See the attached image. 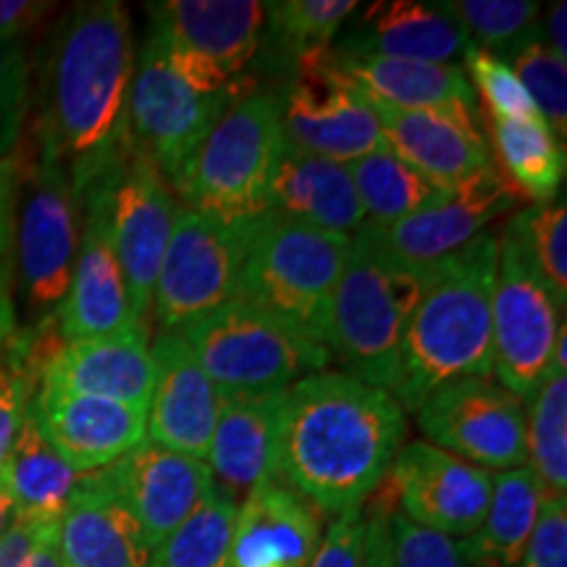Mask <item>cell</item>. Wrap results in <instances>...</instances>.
<instances>
[{
	"mask_svg": "<svg viewBox=\"0 0 567 567\" xmlns=\"http://www.w3.org/2000/svg\"><path fill=\"white\" fill-rule=\"evenodd\" d=\"M517 567H567V496H544Z\"/></svg>",
	"mask_w": 567,
	"mask_h": 567,
	"instance_id": "cell-44",
	"label": "cell"
},
{
	"mask_svg": "<svg viewBox=\"0 0 567 567\" xmlns=\"http://www.w3.org/2000/svg\"><path fill=\"white\" fill-rule=\"evenodd\" d=\"M350 237L268 213L252 231L237 302L329 347L331 308Z\"/></svg>",
	"mask_w": 567,
	"mask_h": 567,
	"instance_id": "cell-5",
	"label": "cell"
},
{
	"mask_svg": "<svg viewBox=\"0 0 567 567\" xmlns=\"http://www.w3.org/2000/svg\"><path fill=\"white\" fill-rule=\"evenodd\" d=\"M408 434L405 410L384 389L342 371L305 375L281 394L274 476L321 517L363 507Z\"/></svg>",
	"mask_w": 567,
	"mask_h": 567,
	"instance_id": "cell-2",
	"label": "cell"
},
{
	"mask_svg": "<svg viewBox=\"0 0 567 567\" xmlns=\"http://www.w3.org/2000/svg\"><path fill=\"white\" fill-rule=\"evenodd\" d=\"M134 63L132 17L118 0L74 6L48 45L34 158L66 176L80 208L90 193L116 182L132 153Z\"/></svg>",
	"mask_w": 567,
	"mask_h": 567,
	"instance_id": "cell-1",
	"label": "cell"
},
{
	"mask_svg": "<svg viewBox=\"0 0 567 567\" xmlns=\"http://www.w3.org/2000/svg\"><path fill=\"white\" fill-rule=\"evenodd\" d=\"M509 66L534 101L538 116L565 145L567 137V66L544 40L542 30L509 55Z\"/></svg>",
	"mask_w": 567,
	"mask_h": 567,
	"instance_id": "cell-39",
	"label": "cell"
},
{
	"mask_svg": "<svg viewBox=\"0 0 567 567\" xmlns=\"http://www.w3.org/2000/svg\"><path fill=\"white\" fill-rule=\"evenodd\" d=\"M363 513V509H360ZM360 567H392V517L368 515Z\"/></svg>",
	"mask_w": 567,
	"mask_h": 567,
	"instance_id": "cell-48",
	"label": "cell"
},
{
	"mask_svg": "<svg viewBox=\"0 0 567 567\" xmlns=\"http://www.w3.org/2000/svg\"><path fill=\"white\" fill-rule=\"evenodd\" d=\"M109 473L151 551L216 488L205 460L163 450L151 439H142L134 450L109 465Z\"/></svg>",
	"mask_w": 567,
	"mask_h": 567,
	"instance_id": "cell-18",
	"label": "cell"
},
{
	"mask_svg": "<svg viewBox=\"0 0 567 567\" xmlns=\"http://www.w3.org/2000/svg\"><path fill=\"white\" fill-rule=\"evenodd\" d=\"M13 523H17V509H13L11 496L6 494L3 484H0V538L9 534Z\"/></svg>",
	"mask_w": 567,
	"mask_h": 567,
	"instance_id": "cell-52",
	"label": "cell"
},
{
	"mask_svg": "<svg viewBox=\"0 0 567 567\" xmlns=\"http://www.w3.org/2000/svg\"><path fill=\"white\" fill-rule=\"evenodd\" d=\"M42 526L48 523H30L17 517L9 534L0 538V567H27Z\"/></svg>",
	"mask_w": 567,
	"mask_h": 567,
	"instance_id": "cell-49",
	"label": "cell"
},
{
	"mask_svg": "<svg viewBox=\"0 0 567 567\" xmlns=\"http://www.w3.org/2000/svg\"><path fill=\"white\" fill-rule=\"evenodd\" d=\"M268 213L347 237L365 226V213L354 193L350 168L344 163L305 153L292 142H284L271 182Z\"/></svg>",
	"mask_w": 567,
	"mask_h": 567,
	"instance_id": "cell-28",
	"label": "cell"
},
{
	"mask_svg": "<svg viewBox=\"0 0 567 567\" xmlns=\"http://www.w3.org/2000/svg\"><path fill=\"white\" fill-rule=\"evenodd\" d=\"M494 153L502 163V176L517 195L534 203L555 200L565 182V145L555 137L542 116L505 122L492 118Z\"/></svg>",
	"mask_w": 567,
	"mask_h": 567,
	"instance_id": "cell-33",
	"label": "cell"
},
{
	"mask_svg": "<svg viewBox=\"0 0 567 567\" xmlns=\"http://www.w3.org/2000/svg\"><path fill=\"white\" fill-rule=\"evenodd\" d=\"M281 394L221 396L205 463L216 486L237 505L260 481L274 476Z\"/></svg>",
	"mask_w": 567,
	"mask_h": 567,
	"instance_id": "cell-29",
	"label": "cell"
},
{
	"mask_svg": "<svg viewBox=\"0 0 567 567\" xmlns=\"http://www.w3.org/2000/svg\"><path fill=\"white\" fill-rule=\"evenodd\" d=\"M321 538V513L268 476L239 502L229 567H308Z\"/></svg>",
	"mask_w": 567,
	"mask_h": 567,
	"instance_id": "cell-23",
	"label": "cell"
},
{
	"mask_svg": "<svg viewBox=\"0 0 567 567\" xmlns=\"http://www.w3.org/2000/svg\"><path fill=\"white\" fill-rule=\"evenodd\" d=\"M520 195L502 176L499 168L486 166L465 182L444 189L442 200L405 221L384 229L392 250L415 266H434L446 255L488 231L496 218L515 210Z\"/></svg>",
	"mask_w": 567,
	"mask_h": 567,
	"instance_id": "cell-20",
	"label": "cell"
},
{
	"mask_svg": "<svg viewBox=\"0 0 567 567\" xmlns=\"http://www.w3.org/2000/svg\"><path fill=\"white\" fill-rule=\"evenodd\" d=\"M55 9L45 0H0V38L24 40Z\"/></svg>",
	"mask_w": 567,
	"mask_h": 567,
	"instance_id": "cell-47",
	"label": "cell"
},
{
	"mask_svg": "<svg viewBox=\"0 0 567 567\" xmlns=\"http://www.w3.org/2000/svg\"><path fill=\"white\" fill-rule=\"evenodd\" d=\"M59 526L61 523H48V526H42L38 542H34L32 555L27 559V567H66L61 557Z\"/></svg>",
	"mask_w": 567,
	"mask_h": 567,
	"instance_id": "cell-50",
	"label": "cell"
},
{
	"mask_svg": "<svg viewBox=\"0 0 567 567\" xmlns=\"http://www.w3.org/2000/svg\"><path fill=\"white\" fill-rule=\"evenodd\" d=\"M429 274L431 266L396 255L381 226L365 224L352 234L329 329V352L342 373L392 394L410 316Z\"/></svg>",
	"mask_w": 567,
	"mask_h": 567,
	"instance_id": "cell-4",
	"label": "cell"
},
{
	"mask_svg": "<svg viewBox=\"0 0 567 567\" xmlns=\"http://www.w3.org/2000/svg\"><path fill=\"white\" fill-rule=\"evenodd\" d=\"M337 53L429 63L463 61L473 42L442 3L379 0L354 9L334 40Z\"/></svg>",
	"mask_w": 567,
	"mask_h": 567,
	"instance_id": "cell-22",
	"label": "cell"
},
{
	"mask_svg": "<svg viewBox=\"0 0 567 567\" xmlns=\"http://www.w3.org/2000/svg\"><path fill=\"white\" fill-rule=\"evenodd\" d=\"M347 168H350L360 208L365 213V224L381 226V229L431 208L444 195L442 187L415 174L386 147L363 155Z\"/></svg>",
	"mask_w": 567,
	"mask_h": 567,
	"instance_id": "cell-34",
	"label": "cell"
},
{
	"mask_svg": "<svg viewBox=\"0 0 567 567\" xmlns=\"http://www.w3.org/2000/svg\"><path fill=\"white\" fill-rule=\"evenodd\" d=\"M82 473L71 471L27 413L11 452L0 465V484L19 520L61 523Z\"/></svg>",
	"mask_w": 567,
	"mask_h": 567,
	"instance_id": "cell-31",
	"label": "cell"
},
{
	"mask_svg": "<svg viewBox=\"0 0 567 567\" xmlns=\"http://www.w3.org/2000/svg\"><path fill=\"white\" fill-rule=\"evenodd\" d=\"M80 229L82 208L66 176L51 163L21 158L13 247L19 287L34 321L53 316L69 292Z\"/></svg>",
	"mask_w": 567,
	"mask_h": 567,
	"instance_id": "cell-12",
	"label": "cell"
},
{
	"mask_svg": "<svg viewBox=\"0 0 567 567\" xmlns=\"http://www.w3.org/2000/svg\"><path fill=\"white\" fill-rule=\"evenodd\" d=\"M567 6L559 0V3L551 6L549 11V19H547V30H542L544 40H547V45L555 51L559 59L567 61Z\"/></svg>",
	"mask_w": 567,
	"mask_h": 567,
	"instance_id": "cell-51",
	"label": "cell"
},
{
	"mask_svg": "<svg viewBox=\"0 0 567 567\" xmlns=\"http://www.w3.org/2000/svg\"><path fill=\"white\" fill-rule=\"evenodd\" d=\"M281 95L255 87L239 97L189 161L184 172V208L226 224L268 216L271 182L284 151Z\"/></svg>",
	"mask_w": 567,
	"mask_h": 567,
	"instance_id": "cell-6",
	"label": "cell"
},
{
	"mask_svg": "<svg viewBox=\"0 0 567 567\" xmlns=\"http://www.w3.org/2000/svg\"><path fill=\"white\" fill-rule=\"evenodd\" d=\"M565 308L530 264L517 234H499L492 292V373L523 402L547 379Z\"/></svg>",
	"mask_w": 567,
	"mask_h": 567,
	"instance_id": "cell-10",
	"label": "cell"
},
{
	"mask_svg": "<svg viewBox=\"0 0 567 567\" xmlns=\"http://www.w3.org/2000/svg\"><path fill=\"white\" fill-rule=\"evenodd\" d=\"M66 567H151V547L113 488L109 467L82 473L59 526Z\"/></svg>",
	"mask_w": 567,
	"mask_h": 567,
	"instance_id": "cell-25",
	"label": "cell"
},
{
	"mask_svg": "<svg viewBox=\"0 0 567 567\" xmlns=\"http://www.w3.org/2000/svg\"><path fill=\"white\" fill-rule=\"evenodd\" d=\"M237 502L221 488L172 530L151 555V567H229Z\"/></svg>",
	"mask_w": 567,
	"mask_h": 567,
	"instance_id": "cell-36",
	"label": "cell"
},
{
	"mask_svg": "<svg viewBox=\"0 0 567 567\" xmlns=\"http://www.w3.org/2000/svg\"><path fill=\"white\" fill-rule=\"evenodd\" d=\"M153 394L145 434L153 444L205 460L221 394L179 334H158L153 347Z\"/></svg>",
	"mask_w": 567,
	"mask_h": 567,
	"instance_id": "cell-21",
	"label": "cell"
},
{
	"mask_svg": "<svg viewBox=\"0 0 567 567\" xmlns=\"http://www.w3.org/2000/svg\"><path fill=\"white\" fill-rule=\"evenodd\" d=\"M544 502L542 481L528 465L494 476V492L484 523L460 538L457 551L465 567H517L534 534Z\"/></svg>",
	"mask_w": 567,
	"mask_h": 567,
	"instance_id": "cell-30",
	"label": "cell"
},
{
	"mask_svg": "<svg viewBox=\"0 0 567 567\" xmlns=\"http://www.w3.org/2000/svg\"><path fill=\"white\" fill-rule=\"evenodd\" d=\"M17 334V331H13ZM34 389L21 371L17 354H13L11 339L0 344V465L11 452L21 423L27 417Z\"/></svg>",
	"mask_w": 567,
	"mask_h": 567,
	"instance_id": "cell-43",
	"label": "cell"
},
{
	"mask_svg": "<svg viewBox=\"0 0 567 567\" xmlns=\"http://www.w3.org/2000/svg\"><path fill=\"white\" fill-rule=\"evenodd\" d=\"M392 567H465L457 542L425 530L396 513L392 517Z\"/></svg>",
	"mask_w": 567,
	"mask_h": 567,
	"instance_id": "cell-42",
	"label": "cell"
},
{
	"mask_svg": "<svg viewBox=\"0 0 567 567\" xmlns=\"http://www.w3.org/2000/svg\"><path fill=\"white\" fill-rule=\"evenodd\" d=\"M375 113L386 151L436 187L450 189L492 166V153L476 124V113L394 109H375Z\"/></svg>",
	"mask_w": 567,
	"mask_h": 567,
	"instance_id": "cell-24",
	"label": "cell"
},
{
	"mask_svg": "<svg viewBox=\"0 0 567 567\" xmlns=\"http://www.w3.org/2000/svg\"><path fill=\"white\" fill-rule=\"evenodd\" d=\"M258 221L226 224L184 205L176 210L153 289L151 313L161 334H179L189 323L237 300L247 247Z\"/></svg>",
	"mask_w": 567,
	"mask_h": 567,
	"instance_id": "cell-9",
	"label": "cell"
},
{
	"mask_svg": "<svg viewBox=\"0 0 567 567\" xmlns=\"http://www.w3.org/2000/svg\"><path fill=\"white\" fill-rule=\"evenodd\" d=\"M221 396H258L326 371L329 347L245 302H229L179 331Z\"/></svg>",
	"mask_w": 567,
	"mask_h": 567,
	"instance_id": "cell-7",
	"label": "cell"
},
{
	"mask_svg": "<svg viewBox=\"0 0 567 567\" xmlns=\"http://www.w3.org/2000/svg\"><path fill=\"white\" fill-rule=\"evenodd\" d=\"M111 193L113 184L95 189L82 200L80 250H76L74 274H71L69 292L61 308L55 310L66 342L124 334L137 326H147L132 310L124 271L113 250Z\"/></svg>",
	"mask_w": 567,
	"mask_h": 567,
	"instance_id": "cell-16",
	"label": "cell"
},
{
	"mask_svg": "<svg viewBox=\"0 0 567 567\" xmlns=\"http://www.w3.org/2000/svg\"><path fill=\"white\" fill-rule=\"evenodd\" d=\"M389 478L396 488L400 515L446 538H465L484 523L494 492V476L439 446L402 444Z\"/></svg>",
	"mask_w": 567,
	"mask_h": 567,
	"instance_id": "cell-15",
	"label": "cell"
},
{
	"mask_svg": "<svg viewBox=\"0 0 567 567\" xmlns=\"http://www.w3.org/2000/svg\"><path fill=\"white\" fill-rule=\"evenodd\" d=\"M281 126L295 147L344 166L386 147L379 113L329 53L302 61L284 82Z\"/></svg>",
	"mask_w": 567,
	"mask_h": 567,
	"instance_id": "cell-14",
	"label": "cell"
},
{
	"mask_svg": "<svg viewBox=\"0 0 567 567\" xmlns=\"http://www.w3.org/2000/svg\"><path fill=\"white\" fill-rule=\"evenodd\" d=\"M463 61L467 80H473V90L484 97L488 116L505 118V122H523V118L538 116L534 101L507 61L478 51V48H471Z\"/></svg>",
	"mask_w": 567,
	"mask_h": 567,
	"instance_id": "cell-40",
	"label": "cell"
},
{
	"mask_svg": "<svg viewBox=\"0 0 567 567\" xmlns=\"http://www.w3.org/2000/svg\"><path fill=\"white\" fill-rule=\"evenodd\" d=\"M528 467L542 481L544 496L567 492V373L549 371L526 400Z\"/></svg>",
	"mask_w": 567,
	"mask_h": 567,
	"instance_id": "cell-35",
	"label": "cell"
},
{
	"mask_svg": "<svg viewBox=\"0 0 567 567\" xmlns=\"http://www.w3.org/2000/svg\"><path fill=\"white\" fill-rule=\"evenodd\" d=\"M442 9L463 27L473 48L502 61L534 38L542 17L534 0H444Z\"/></svg>",
	"mask_w": 567,
	"mask_h": 567,
	"instance_id": "cell-37",
	"label": "cell"
},
{
	"mask_svg": "<svg viewBox=\"0 0 567 567\" xmlns=\"http://www.w3.org/2000/svg\"><path fill=\"white\" fill-rule=\"evenodd\" d=\"M423 442L484 471L528 463L526 402L499 381L467 375L434 389L415 410Z\"/></svg>",
	"mask_w": 567,
	"mask_h": 567,
	"instance_id": "cell-13",
	"label": "cell"
},
{
	"mask_svg": "<svg viewBox=\"0 0 567 567\" xmlns=\"http://www.w3.org/2000/svg\"><path fill=\"white\" fill-rule=\"evenodd\" d=\"M151 34L174 74L205 95L245 97L258 59L266 3L258 0H168L147 6Z\"/></svg>",
	"mask_w": 567,
	"mask_h": 567,
	"instance_id": "cell-8",
	"label": "cell"
},
{
	"mask_svg": "<svg viewBox=\"0 0 567 567\" xmlns=\"http://www.w3.org/2000/svg\"><path fill=\"white\" fill-rule=\"evenodd\" d=\"M517 234L523 250L528 252L530 264L538 276L555 295V300L567 305V205L565 197H555L549 203H530L528 208L517 210L507 224Z\"/></svg>",
	"mask_w": 567,
	"mask_h": 567,
	"instance_id": "cell-38",
	"label": "cell"
},
{
	"mask_svg": "<svg viewBox=\"0 0 567 567\" xmlns=\"http://www.w3.org/2000/svg\"><path fill=\"white\" fill-rule=\"evenodd\" d=\"M30 61L24 40L0 38V158L17 153L27 118Z\"/></svg>",
	"mask_w": 567,
	"mask_h": 567,
	"instance_id": "cell-41",
	"label": "cell"
},
{
	"mask_svg": "<svg viewBox=\"0 0 567 567\" xmlns=\"http://www.w3.org/2000/svg\"><path fill=\"white\" fill-rule=\"evenodd\" d=\"M237 101L193 90L174 74L155 42L145 40L130 92L132 153L151 163L176 195L197 147Z\"/></svg>",
	"mask_w": 567,
	"mask_h": 567,
	"instance_id": "cell-11",
	"label": "cell"
},
{
	"mask_svg": "<svg viewBox=\"0 0 567 567\" xmlns=\"http://www.w3.org/2000/svg\"><path fill=\"white\" fill-rule=\"evenodd\" d=\"M21 187V158L17 153L0 158V284L11 281L13 234H17V205Z\"/></svg>",
	"mask_w": 567,
	"mask_h": 567,
	"instance_id": "cell-46",
	"label": "cell"
},
{
	"mask_svg": "<svg viewBox=\"0 0 567 567\" xmlns=\"http://www.w3.org/2000/svg\"><path fill=\"white\" fill-rule=\"evenodd\" d=\"M27 413L63 463L76 473L103 471L147 439V410L103 396L38 386Z\"/></svg>",
	"mask_w": 567,
	"mask_h": 567,
	"instance_id": "cell-19",
	"label": "cell"
},
{
	"mask_svg": "<svg viewBox=\"0 0 567 567\" xmlns=\"http://www.w3.org/2000/svg\"><path fill=\"white\" fill-rule=\"evenodd\" d=\"M354 0H276L266 3V32L260 40L258 59L266 61L268 71L292 76L302 61L329 53L339 30L352 11Z\"/></svg>",
	"mask_w": 567,
	"mask_h": 567,
	"instance_id": "cell-32",
	"label": "cell"
},
{
	"mask_svg": "<svg viewBox=\"0 0 567 567\" xmlns=\"http://www.w3.org/2000/svg\"><path fill=\"white\" fill-rule=\"evenodd\" d=\"M499 234L484 231L431 266L429 284L410 316L392 396L415 413L434 389L492 373V292Z\"/></svg>",
	"mask_w": 567,
	"mask_h": 567,
	"instance_id": "cell-3",
	"label": "cell"
},
{
	"mask_svg": "<svg viewBox=\"0 0 567 567\" xmlns=\"http://www.w3.org/2000/svg\"><path fill=\"white\" fill-rule=\"evenodd\" d=\"M329 59L373 109L394 111H463L476 113V90L460 63H429L379 55H347L329 51Z\"/></svg>",
	"mask_w": 567,
	"mask_h": 567,
	"instance_id": "cell-27",
	"label": "cell"
},
{
	"mask_svg": "<svg viewBox=\"0 0 567 567\" xmlns=\"http://www.w3.org/2000/svg\"><path fill=\"white\" fill-rule=\"evenodd\" d=\"M365 517L360 509L334 517L308 567H360Z\"/></svg>",
	"mask_w": 567,
	"mask_h": 567,
	"instance_id": "cell-45",
	"label": "cell"
},
{
	"mask_svg": "<svg viewBox=\"0 0 567 567\" xmlns=\"http://www.w3.org/2000/svg\"><path fill=\"white\" fill-rule=\"evenodd\" d=\"M176 195L142 155L130 153L111 193V239L132 310L147 323L153 289L174 231Z\"/></svg>",
	"mask_w": 567,
	"mask_h": 567,
	"instance_id": "cell-17",
	"label": "cell"
},
{
	"mask_svg": "<svg viewBox=\"0 0 567 567\" xmlns=\"http://www.w3.org/2000/svg\"><path fill=\"white\" fill-rule=\"evenodd\" d=\"M153 354L147 326L124 334L66 342L42 373L40 386L103 396L147 410L153 394Z\"/></svg>",
	"mask_w": 567,
	"mask_h": 567,
	"instance_id": "cell-26",
	"label": "cell"
}]
</instances>
